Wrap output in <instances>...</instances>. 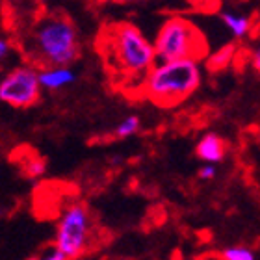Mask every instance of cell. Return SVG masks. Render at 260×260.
Instances as JSON below:
<instances>
[{"label":"cell","instance_id":"obj_8","mask_svg":"<svg viewBox=\"0 0 260 260\" xmlns=\"http://www.w3.org/2000/svg\"><path fill=\"white\" fill-rule=\"evenodd\" d=\"M225 151H227V145L223 141L221 136L214 134V132H208L197 141V147H195V154L197 158H201L205 164H217L225 158Z\"/></svg>","mask_w":260,"mask_h":260},{"label":"cell","instance_id":"obj_6","mask_svg":"<svg viewBox=\"0 0 260 260\" xmlns=\"http://www.w3.org/2000/svg\"><path fill=\"white\" fill-rule=\"evenodd\" d=\"M39 71L32 65H19L0 82V101L13 108H30L41 97Z\"/></svg>","mask_w":260,"mask_h":260},{"label":"cell","instance_id":"obj_1","mask_svg":"<svg viewBox=\"0 0 260 260\" xmlns=\"http://www.w3.org/2000/svg\"><path fill=\"white\" fill-rule=\"evenodd\" d=\"M99 50L114 80L126 89H138L156 63L154 43L130 22H114L99 36Z\"/></svg>","mask_w":260,"mask_h":260},{"label":"cell","instance_id":"obj_18","mask_svg":"<svg viewBox=\"0 0 260 260\" xmlns=\"http://www.w3.org/2000/svg\"><path fill=\"white\" fill-rule=\"evenodd\" d=\"M108 2H112V4H138V2H145V0H108Z\"/></svg>","mask_w":260,"mask_h":260},{"label":"cell","instance_id":"obj_16","mask_svg":"<svg viewBox=\"0 0 260 260\" xmlns=\"http://www.w3.org/2000/svg\"><path fill=\"white\" fill-rule=\"evenodd\" d=\"M251 65H253V69L260 75V47L253 52V56H251Z\"/></svg>","mask_w":260,"mask_h":260},{"label":"cell","instance_id":"obj_10","mask_svg":"<svg viewBox=\"0 0 260 260\" xmlns=\"http://www.w3.org/2000/svg\"><path fill=\"white\" fill-rule=\"evenodd\" d=\"M234 52H236V47H234L233 43L223 45L221 49H217L216 52H212V54L206 58V61H205L206 69L210 71V73H214V71H221V69H225V67H229L231 61H233Z\"/></svg>","mask_w":260,"mask_h":260},{"label":"cell","instance_id":"obj_12","mask_svg":"<svg viewBox=\"0 0 260 260\" xmlns=\"http://www.w3.org/2000/svg\"><path fill=\"white\" fill-rule=\"evenodd\" d=\"M221 258L223 260H255V253H253L249 247L236 245V247H227L225 251H221Z\"/></svg>","mask_w":260,"mask_h":260},{"label":"cell","instance_id":"obj_17","mask_svg":"<svg viewBox=\"0 0 260 260\" xmlns=\"http://www.w3.org/2000/svg\"><path fill=\"white\" fill-rule=\"evenodd\" d=\"M8 54H10V43L6 39H0V58L4 60Z\"/></svg>","mask_w":260,"mask_h":260},{"label":"cell","instance_id":"obj_11","mask_svg":"<svg viewBox=\"0 0 260 260\" xmlns=\"http://www.w3.org/2000/svg\"><path fill=\"white\" fill-rule=\"evenodd\" d=\"M138 130H140V117H138V115H128V117H125V119L117 125V128H115V138H119V140L130 138V136H134Z\"/></svg>","mask_w":260,"mask_h":260},{"label":"cell","instance_id":"obj_13","mask_svg":"<svg viewBox=\"0 0 260 260\" xmlns=\"http://www.w3.org/2000/svg\"><path fill=\"white\" fill-rule=\"evenodd\" d=\"M26 171L30 177H39V175H43V171H45V164L41 162V160H32V162L28 164Z\"/></svg>","mask_w":260,"mask_h":260},{"label":"cell","instance_id":"obj_3","mask_svg":"<svg viewBox=\"0 0 260 260\" xmlns=\"http://www.w3.org/2000/svg\"><path fill=\"white\" fill-rule=\"evenodd\" d=\"M203 73L199 60L182 58V60L156 61L141 86L138 87L141 97L154 103L160 108H171L190 99L201 86Z\"/></svg>","mask_w":260,"mask_h":260},{"label":"cell","instance_id":"obj_5","mask_svg":"<svg viewBox=\"0 0 260 260\" xmlns=\"http://www.w3.org/2000/svg\"><path fill=\"white\" fill-rule=\"evenodd\" d=\"M93 219L80 203H71L61 210L56 225L54 245L63 251L67 258H80L93 245Z\"/></svg>","mask_w":260,"mask_h":260},{"label":"cell","instance_id":"obj_14","mask_svg":"<svg viewBox=\"0 0 260 260\" xmlns=\"http://www.w3.org/2000/svg\"><path fill=\"white\" fill-rule=\"evenodd\" d=\"M216 168H214V164H206L203 168L199 169V179L201 180H212L216 177Z\"/></svg>","mask_w":260,"mask_h":260},{"label":"cell","instance_id":"obj_4","mask_svg":"<svg viewBox=\"0 0 260 260\" xmlns=\"http://www.w3.org/2000/svg\"><path fill=\"white\" fill-rule=\"evenodd\" d=\"M156 61L193 58L201 60L206 56L208 43L193 22L182 17H171L164 22L154 38Z\"/></svg>","mask_w":260,"mask_h":260},{"label":"cell","instance_id":"obj_2","mask_svg":"<svg viewBox=\"0 0 260 260\" xmlns=\"http://www.w3.org/2000/svg\"><path fill=\"white\" fill-rule=\"evenodd\" d=\"M22 49L41 67L71 65L80 56V39L69 17L49 13L34 22L22 41Z\"/></svg>","mask_w":260,"mask_h":260},{"label":"cell","instance_id":"obj_7","mask_svg":"<svg viewBox=\"0 0 260 260\" xmlns=\"http://www.w3.org/2000/svg\"><path fill=\"white\" fill-rule=\"evenodd\" d=\"M39 80L43 89H61L71 86L76 80V73L71 69V65H52V67H41L39 71Z\"/></svg>","mask_w":260,"mask_h":260},{"label":"cell","instance_id":"obj_9","mask_svg":"<svg viewBox=\"0 0 260 260\" xmlns=\"http://www.w3.org/2000/svg\"><path fill=\"white\" fill-rule=\"evenodd\" d=\"M219 17H221L223 24L227 26L229 32L233 34V38L244 39L245 36H249L251 26H253L251 17L244 15V13H234V11H223Z\"/></svg>","mask_w":260,"mask_h":260},{"label":"cell","instance_id":"obj_15","mask_svg":"<svg viewBox=\"0 0 260 260\" xmlns=\"http://www.w3.org/2000/svg\"><path fill=\"white\" fill-rule=\"evenodd\" d=\"M45 260H65L67 258V255H65L63 251L58 247V245H54L52 249H49L47 253H45V256H43Z\"/></svg>","mask_w":260,"mask_h":260}]
</instances>
